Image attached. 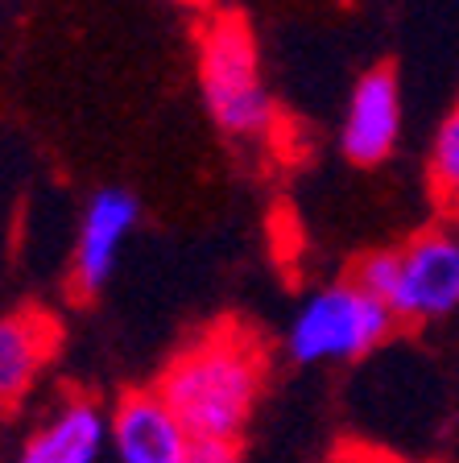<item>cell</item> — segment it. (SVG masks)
Instances as JSON below:
<instances>
[{"label": "cell", "mask_w": 459, "mask_h": 463, "mask_svg": "<svg viewBox=\"0 0 459 463\" xmlns=\"http://www.w3.org/2000/svg\"><path fill=\"white\" fill-rule=\"evenodd\" d=\"M182 5H199V9H203V5H211V0H182Z\"/></svg>", "instance_id": "7c38bea8"}, {"label": "cell", "mask_w": 459, "mask_h": 463, "mask_svg": "<svg viewBox=\"0 0 459 463\" xmlns=\"http://www.w3.org/2000/svg\"><path fill=\"white\" fill-rule=\"evenodd\" d=\"M397 331V318L389 315L381 298H373L352 278H339L331 286L315 289L294 310L286 327V356L294 364H352L385 344Z\"/></svg>", "instance_id": "3957f363"}, {"label": "cell", "mask_w": 459, "mask_h": 463, "mask_svg": "<svg viewBox=\"0 0 459 463\" xmlns=\"http://www.w3.org/2000/svg\"><path fill=\"white\" fill-rule=\"evenodd\" d=\"M182 463H244L240 439H215V434H191Z\"/></svg>", "instance_id": "8fae6325"}, {"label": "cell", "mask_w": 459, "mask_h": 463, "mask_svg": "<svg viewBox=\"0 0 459 463\" xmlns=\"http://www.w3.org/2000/svg\"><path fill=\"white\" fill-rule=\"evenodd\" d=\"M269 381V352L257 331L215 323L174 352L158 376V393L191 434L240 439Z\"/></svg>", "instance_id": "6da1fadb"}, {"label": "cell", "mask_w": 459, "mask_h": 463, "mask_svg": "<svg viewBox=\"0 0 459 463\" xmlns=\"http://www.w3.org/2000/svg\"><path fill=\"white\" fill-rule=\"evenodd\" d=\"M385 307L397 327L439 323L459 310V232L426 228L393 249V281Z\"/></svg>", "instance_id": "277c9868"}, {"label": "cell", "mask_w": 459, "mask_h": 463, "mask_svg": "<svg viewBox=\"0 0 459 463\" xmlns=\"http://www.w3.org/2000/svg\"><path fill=\"white\" fill-rule=\"evenodd\" d=\"M431 186L439 203L459 220V104L443 116L431 145Z\"/></svg>", "instance_id": "30bf717a"}, {"label": "cell", "mask_w": 459, "mask_h": 463, "mask_svg": "<svg viewBox=\"0 0 459 463\" xmlns=\"http://www.w3.org/2000/svg\"><path fill=\"white\" fill-rule=\"evenodd\" d=\"M191 430L178 422L158 389H129L108 410V451L116 463H182Z\"/></svg>", "instance_id": "8992f818"}, {"label": "cell", "mask_w": 459, "mask_h": 463, "mask_svg": "<svg viewBox=\"0 0 459 463\" xmlns=\"http://www.w3.org/2000/svg\"><path fill=\"white\" fill-rule=\"evenodd\" d=\"M108 451V410L96 397L62 402L25 434L17 463H100Z\"/></svg>", "instance_id": "ba28073f"}, {"label": "cell", "mask_w": 459, "mask_h": 463, "mask_svg": "<svg viewBox=\"0 0 459 463\" xmlns=\"http://www.w3.org/2000/svg\"><path fill=\"white\" fill-rule=\"evenodd\" d=\"M402 141V83L393 67H373L356 79L339 125L344 157L356 165H381Z\"/></svg>", "instance_id": "52a82bcc"}, {"label": "cell", "mask_w": 459, "mask_h": 463, "mask_svg": "<svg viewBox=\"0 0 459 463\" xmlns=\"http://www.w3.org/2000/svg\"><path fill=\"white\" fill-rule=\"evenodd\" d=\"M58 352V323L42 310L0 315V410H13L38 385Z\"/></svg>", "instance_id": "9c48e42d"}, {"label": "cell", "mask_w": 459, "mask_h": 463, "mask_svg": "<svg viewBox=\"0 0 459 463\" xmlns=\"http://www.w3.org/2000/svg\"><path fill=\"white\" fill-rule=\"evenodd\" d=\"M137 220H141V203L129 186H100L87 199L83 220H79L75 260H71V281H75L79 298H96L108 286Z\"/></svg>", "instance_id": "5b68a950"}, {"label": "cell", "mask_w": 459, "mask_h": 463, "mask_svg": "<svg viewBox=\"0 0 459 463\" xmlns=\"http://www.w3.org/2000/svg\"><path fill=\"white\" fill-rule=\"evenodd\" d=\"M199 91L215 128L236 141L273 133L278 108L261 75L253 29L240 13H215L199 33Z\"/></svg>", "instance_id": "7a4b0ae2"}]
</instances>
